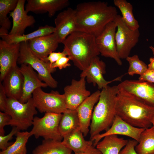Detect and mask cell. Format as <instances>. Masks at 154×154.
<instances>
[{
  "mask_svg": "<svg viewBox=\"0 0 154 154\" xmlns=\"http://www.w3.org/2000/svg\"><path fill=\"white\" fill-rule=\"evenodd\" d=\"M145 129L133 126L116 115L113 123L108 130L103 133L96 135L91 139L95 147L98 143L106 136L111 135H122L130 137L139 142L142 132Z\"/></svg>",
  "mask_w": 154,
  "mask_h": 154,
  "instance_id": "cell-14",
  "label": "cell"
},
{
  "mask_svg": "<svg viewBox=\"0 0 154 154\" xmlns=\"http://www.w3.org/2000/svg\"><path fill=\"white\" fill-rule=\"evenodd\" d=\"M96 38L91 34L77 31L68 36L62 43L68 56L80 70L87 68L92 60L100 54Z\"/></svg>",
  "mask_w": 154,
  "mask_h": 154,
  "instance_id": "cell-3",
  "label": "cell"
},
{
  "mask_svg": "<svg viewBox=\"0 0 154 154\" xmlns=\"http://www.w3.org/2000/svg\"><path fill=\"white\" fill-rule=\"evenodd\" d=\"M54 27L47 25L39 27L38 29L26 35H12L8 33L0 34L2 39L11 44H20L37 37L49 35L54 33Z\"/></svg>",
  "mask_w": 154,
  "mask_h": 154,
  "instance_id": "cell-24",
  "label": "cell"
},
{
  "mask_svg": "<svg viewBox=\"0 0 154 154\" xmlns=\"http://www.w3.org/2000/svg\"><path fill=\"white\" fill-rule=\"evenodd\" d=\"M96 146L102 154H119L128 141L115 135L106 136Z\"/></svg>",
  "mask_w": 154,
  "mask_h": 154,
  "instance_id": "cell-25",
  "label": "cell"
},
{
  "mask_svg": "<svg viewBox=\"0 0 154 154\" xmlns=\"http://www.w3.org/2000/svg\"><path fill=\"white\" fill-rule=\"evenodd\" d=\"M152 125L154 126V117L153 118V119L152 121Z\"/></svg>",
  "mask_w": 154,
  "mask_h": 154,
  "instance_id": "cell-43",
  "label": "cell"
},
{
  "mask_svg": "<svg viewBox=\"0 0 154 154\" xmlns=\"http://www.w3.org/2000/svg\"><path fill=\"white\" fill-rule=\"evenodd\" d=\"M76 12V31L89 33L96 37L106 25L114 21L118 15L116 7L104 1L85 2L78 4Z\"/></svg>",
  "mask_w": 154,
  "mask_h": 154,
  "instance_id": "cell-1",
  "label": "cell"
},
{
  "mask_svg": "<svg viewBox=\"0 0 154 154\" xmlns=\"http://www.w3.org/2000/svg\"><path fill=\"white\" fill-rule=\"evenodd\" d=\"M116 115L134 127L146 129L152 126L154 107L119 89L116 98Z\"/></svg>",
  "mask_w": 154,
  "mask_h": 154,
  "instance_id": "cell-2",
  "label": "cell"
},
{
  "mask_svg": "<svg viewBox=\"0 0 154 154\" xmlns=\"http://www.w3.org/2000/svg\"><path fill=\"white\" fill-rule=\"evenodd\" d=\"M67 56H68V54L67 52L63 49L62 52H52L47 57L41 60L49 62L51 66L52 64L56 62L61 57Z\"/></svg>",
  "mask_w": 154,
  "mask_h": 154,
  "instance_id": "cell-35",
  "label": "cell"
},
{
  "mask_svg": "<svg viewBox=\"0 0 154 154\" xmlns=\"http://www.w3.org/2000/svg\"><path fill=\"white\" fill-rule=\"evenodd\" d=\"M118 89L130 93L154 107V84L138 80H126L117 85Z\"/></svg>",
  "mask_w": 154,
  "mask_h": 154,
  "instance_id": "cell-13",
  "label": "cell"
},
{
  "mask_svg": "<svg viewBox=\"0 0 154 154\" xmlns=\"http://www.w3.org/2000/svg\"><path fill=\"white\" fill-rule=\"evenodd\" d=\"M139 80L154 83V70L148 69L144 74L139 76Z\"/></svg>",
  "mask_w": 154,
  "mask_h": 154,
  "instance_id": "cell-39",
  "label": "cell"
},
{
  "mask_svg": "<svg viewBox=\"0 0 154 154\" xmlns=\"http://www.w3.org/2000/svg\"><path fill=\"white\" fill-rule=\"evenodd\" d=\"M105 63L98 56L94 58L88 67L82 71L80 77L86 78L88 82L92 83L94 86L97 85L98 89H102L110 83L116 81H121L123 75L110 81L105 80L103 75L106 72Z\"/></svg>",
  "mask_w": 154,
  "mask_h": 154,
  "instance_id": "cell-12",
  "label": "cell"
},
{
  "mask_svg": "<svg viewBox=\"0 0 154 154\" xmlns=\"http://www.w3.org/2000/svg\"><path fill=\"white\" fill-rule=\"evenodd\" d=\"M20 131L16 127H13L11 131L7 135H0V149L1 151L5 150L12 143L8 141L12 138L14 135Z\"/></svg>",
  "mask_w": 154,
  "mask_h": 154,
  "instance_id": "cell-33",
  "label": "cell"
},
{
  "mask_svg": "<svg viewBox=\"0 0 154 154\" xmlns=\"http://www.w3.org/2000/svg\"><path fill=\"white\" fill-rule=\"evenodd\" d=\"M25 0H18L15 9L9 13L13 20V26L9 34L12 35H24L25 29L36 22L34 17L27 14L25 8Z\"/></svg>",
  "mask_w": 154,
  "mask_h": 154,
  "instance_id": "cell-17",
  "label": "cell"
},
{
  "mask_svg": "<svg viewBox=\"0 0 154 154\" xmlns=\"http://www.w3.org/2000/svg\"><path fill=\"white\" fill-rule=\"evenodd\" d=\"M138 143L134 139L128 140L127 144L121 151L119 154H138L135 148Z\"/></svg>",
  "mask_w": 154,
  "mask_h": 154,
  "instance_id": "cell-34",
  "label": "cell"
},
{
  "mask_svg": "<svg viewBox=\"0 0 154 154\" xmlns=\"http://www.w3.org/2000/svg\"><path fill=\"white\" fill-rule=\"evenodd\" d=\"M72 151L65 146L62 141L44 139L33 151V154H71Z\"/></svg>",
  "mask_w": 154,
  "mask_h": 154,
  "instance_id": "cell-26",
  "label": "cell"
},
{
  "mask_svg": "<svg viewBox=\"0 0 154 154\" xmlns=\"http://www.w3.org/2000/svg\"><path fill=\"white\" fill-rule=\"evenodd\" d=\"M119 89L117 86H108L101 91L98 103L95 107L90 126V139L101 131L110 127L116 115V98Z\"/></svg>",
  "mask_w": 154,
  "mask_h": 154,
  "instance_id": "cell-4",
  "label": "cell"
},
{
  "mask_svg": "<svg viewBox=\"0 0 154 154\" xmlns=\"http://www.w3.org/2000/svg\"><path fill=\"white\" fill-rule=\"evenodd\" d=\"M102 154V153L94 145L92 146L86 151L78 154Z\"/></svg>",
  "mask_w": 154,
  "mask_h": 154,
  "instance_id": "cell-40",
  "label": "cell"
},
{
  "mask_svg": "<svg viewBox=\"0 0 154 154\" xmlns=\"http://www.w3.org/2000/svg\"><path fill=\"white\" fill-rule=\"evenodd\" d=\"M62 114L46 112L42 117H34L33 127L30 132L31 136L36 139L39 137L44 139L61 141L63 139L59 130V125Z\"/></svg>",
  "mask_w": 154,
  "mask_h": 154,
  "instance_id": "cell-7",
  "label": "cell"
},
{
  "mask_svg": "<svg viewBox=\"0 0 154 154\" xmlns=\"http://www.w3.org/2000/svg\"><path fill=\"white\" fill-rule=\"evenodd\" d=\"M113 2L120 11L122 19L126 24L133 30L139 29V25L134 16L132 5L126 0H114Z\"/></svg>",
  "mask_w": 154,
  "mask_h": 154,
  "instance_id": "cell-28",
  "label": "cell"
},
{
  "mask_svg": "<svg viewBox=\"0 0 154 154\" xmlns=\"http://www.w3.org/2000/svg\"><path fill=\"white\" fill-rule=\"evenodd\" d=\"M35 106L41 113L52 112L62 114L67 108L64 94L57 91L49 93L44 92L41 88L35 90L32 94Z\"/></svg>",
  "mask_w": 154,
  "mask_h": 154,
  "instance_id": "cell-9",
  "label": "cell"
},
{
  "mask_svg": "<svg viewBox=\"0 0 154 154\" xmlns=\"http://www.w3.org/2000/svg\"><path fill=\"white\" fill-rule=\"evenodd\" d=\"M36 109L32 97L25 103L8 98L5 112L11 117L8 125L16 127L20 131L27 130L32 125L34 116L37 113Z\"/></svg>",
  "mask_w": 154,
  "mask_h": 154,
  "instance_id": "cell-5",
  "label": "cell"
},
{
  "mask_svg": "<svg viewBox=\"0 0 154 154\" xmlns=\"http://www.w3.org/2000/svg\"><path fill=\"white\" fill-rule=\"evenodd\" d=\"M135 149L138 154H154V126L142 132Z\"/></svg>",
  "mask_w": 154,
  "mask_h": 154,
  "instance_id": "cell-29",
  "label": "cell"
},
{
  "mask_svg": "<svg viewBox=\"0 0 154 154\" xmlns=\"http://www.w3.org/2000/svg\"><path fill=\"white\" fill-rule=\"evenodd\" d=\"M8 98L6 95L1 82H0V110L5 112Z\"/></svg>",
  "mask_w": 154,
  "mask_h": 154,
  "instance_id": "cell-38",
  "label": "cell"
},
{
  "mask_svg": "<svg viewBox=\"0 0 154 154\" xmlns=\"http://www.w3.org/2000/svg\"><path fill=\"white\" fill-rule=\"evenodd\" d=\"M86 78L80 77L79 80L72 79L70 85L64 88V94L67 108L76 110L78 106L91 95L86 88Z\"/></svg>",
  "mask_w": 154,
  "mask_h": 154,
  "instance_id": "cell-11",
  "label": "cell"
},
{
  "mask_svg": "<svg viewBox=\"0 0 154 154\" xmlns=\"http://www.w3.org/2000/svg\"><path fill=\"white\" fill-rule=\"evenodd\" d=\"M149 48L152 52L153 56V57H154V47L151 46L149 47Z\"/></svg>",
  "mask_w": 154,
  "mask_h": 154,
  "instance_id": "cell-42",
  "label": "cell"
},
{
  "mask_svg": "<svg viewBox=\"0 0 154 154\" xmlns=\"http://www.w3.org/2000/svg\"><path fill=\"white\" fill-rule=\"evenodd\" d=\"M100 92L97 90L91 94L76 110L79 121L80 129L85 136L89 131L94 108L98 101Z\"/></svg>",
  "mask_w": 154,
  "mask_h": 154,
  "instance_id": "cell-21",
  "label": "cell"
},
{
  "mask_svg": "<svg viewBox=\"0 0 154 154\" xmlns=\"http://www.w3.org/2000/svg\"><path fill=\"white\" fill-rule=\"evenodd\" d=\"M114 21L116 25L115 40L117 53L120 58L126 59L131 49L139 40V29L133 30L124 22L121 16L117 15Z\"/></svg>",
  "mask_w": 154,
  "mask_h": 154,
  "instance_id": "cell-8",
  "label": "cell"
},
{
  "mask_svg": "<svg viewBox=\"0 0 154 154\" xmlns=\"http://www.w3.org/2000/svg\"><path fill=\"white\" fill-rule=\"evenodd\" d=\"M18 0H0V34L8 33L11 23L7 15L15 9Z\"/></svg>",
  "mask_w": 154,
  "mask_h": 154,
  "instance_id": "cell-30",
  "label": "cell"
},
{
  "mask_svg": "<svg viewBox=\"0 0 154 154\" xmlns=\"http://www.w3.org/2000/svg\"><path fill=\"white\" fill-rule=\"evenodd\" d=\"M149 63L148 64V69L154 70V57H151L149 59Z\"/></svg>",
  "mask_w": 154,
  "mask_h": 154,
  "instance_id": "cell-41",
  "label": "cell"
},
{
  "mask_svg": "<svg viewBox=\"0 0 154 154\" xmlns=\"http://www.w3.org/2000/svg\"><path fill=\"white\" fill-rule=\"evenodd\" d=\"M25 10L28 13H48L49 17H53L57 11L68 7V0H27Z\"/></svg>",
  "mask_w": 154,
  "mask_h": 154,
  "instance_id": "cell-22",
  "label": "cell"
},
{
  "mask_svg": "<svg viewBox=\"0 0 154 154\" xmlns=\"http://www.w3.org/2000/svg\"><path fill=\"white\" fill-rule=\"evenodd\" d=\"M20 45L0 40V82L10 70L17 65Z\"/></svg>",
  "mask_w": 154,
  "mask_h": 154,
  "instance_id": "cell-16",
  "label": "cell"
},
{
  "mask_svg": "<svg viewBox=\"0 0 154 154\" xmlns=\"http://www.w3.org/2000/svg\"><path fill=\"white\" fill-rule=\"evenodd\" d=\"M15 142L6 149L1 151L0 154H26V144L31 136L30 132L19 131L16 134Z\"/></svg>",
  "mask_w": 154,
  "mask_h": 154,
  "instance_id": "cell-31",
  "label": "cell"
},
{
  "mask_svg": "<svg viewBox=\"0 0 154 154\" xmlns=\"http://www.w3.org/2000/svg\"><path fill=\"white\" fill-rule=\"evenodd\" d=\"M54 34L59 43H62L69 35L76 31L75 9L69 7L59 13L54 20Z\"/></svg>",
  "mask_w": 154,
  "mask_h": 154,
  "instance_id": "cell-15",
  "label": "cell"
},
{
  "mask_svg": "<svg viewBox=\"0 0 154 154\" xmlns=\"http://www.w3.org/2000/svg\"><path fill=\"white\" fill-rule=\"evenodd\" d=\"M28 43L33 53L41 59L46 58L55 51L59 43L54 33L34 38Z\"/></svg>",
  "mask_w": 154,
  "mask_h": 154,
  "instance_id": "cell-20",
  "label": "cell"
},
{
  "mask_svg": "<svg viewBox=\"0 0 154 154\" xmlns=\"http://www.w3.org/2000/svg\"><path fill=\"white\" fill-rule=\"evenodd\" d=\"M129 64L127 73L131 76L137 74L140 76L144 74L148 70L147 66L140 60L138 55L129 56L126 59Z\"/></svg>",
  "mask_w": 154,
  "mask_h": 154,
  "instance_id": "cell-32",
  "label": "cell"
},
{
  "mask_svg": "<svg viewBox=\"0 0 154 154\" xmlns=\"http://www.w3.org/2000/svg\"><path fill=\"white\" fill-rule=\"evenodd\" d=\"M116 25L114 21L108 24L102 32L96 37V44L100 54L114 59L119 66L122 64L118 55L115 40Z\"/></svg>",
  "mask_w": 154,
  "mask_h": 154,
  "instance_id": "cell-10",
  "label": "cell"
},
{
  "mask_svg": "<svg viewBox=\"0 0 154 154\" xmlns=\"http://www.w3.org/2000/svg\"><path fill=\"white\" fill-rule=\"evenodd\" d=\"M80 128L79 119L76 110H68L62 114L59 125V130L63 137Z\"/></svg>",
  "mask_w": 154,
  "mask_h": 154,
  "instance_id": "cell-27",
  "label": "cell"
},
{
  "mask_svg": "<svg viewBox=\"0 0 154 154\" xmlns=\"http://www.w3.org/2000/svg\"><path fill=\"white\" fill-rule=\"evenodd\" d=\"M83 136L82 133L78 128L64 137L62 142L75 154L82 153L93 145L92 141L85 140Z\"/></svg>",
  "mask_w": 154,
  "mask_h": 154,
  "instance_id": "cell-23",
  "label": "cell"
},
{
  "mask_svg": "<svg viewBox=\"0 0 154 154\" xmlns=\"http://www.w3.org/2000/svg\"><path fill=\"white\" fill-rule=\"evenodd\" d=\"M11 119L10 116L5 112H0V135H5L4 127L8 125Z\"/></svg>",
  "mask_w": 154,
  "mask_h": 154,
  "instance_id": "cell-37",
  "label": "cell"
},
{
  "mask_svg": "<svg viewBox=\"0 0 154 154\" xmlns=\"http://www.w3.org/2000/svg\"><path fill=\"white\" fill-rule=\"evenodd\" d=\"M28 42L20 43L17 64L29 65L37 72L39 78L48 86L52 88H56L58 82L51 75L56 70V68H52L49 62L44 61L34 55L28 46Z\"/></svg>",
  "mask_w": 154,
  "mask_h": 154,
  "instance_id": "cell-6",
  "label": "cell"
},
{
  "mask_svg": "<svg viewBox=\"0 0 154 154\" xmlns=\"http://www.w3.org/2000/svg\"><path fill=\"white\" fill-rule=\"evenodd\" d=\"M20 69L24 77V82L22 95L19 101L25 103L32 97L33 93L35 90L48 86L39 78L38 74L29 65L21 64Z\"/></svg>",
  "mask_w": 154,
  "mask_h": 154,
  "instance_id": "cell-18",
  "label": "cell"
},
{
  "mask_svg": "<svg viewBox=\"0 0 154 154\" xmlns=\"http://www.w3.org/2000/svg\"><path fill=\"white\" fill-rule=\"evenodd\" d=\"M70 60L68 56L62 57L56 62L52 64L51 67L54 68H57L60 70L66 68L71 66V64L69 63Z\"/></svg>",
  "mask_w": 154,
  "mask_h": 154,
  "instance_id": "cell-36",
  "label": "cell"
},
{
  "mask_svg": "<svg viewBox=\"0 0 154 154\" xmlns=\"http://www.w3.org/2000/svg\"><path fill=\"white\" fill-rule=\"evenodd\" d=\"M2 82L7 98L19 100L22 95L24 82V77L20 67L17 65L11 68L6 74Z\"/></svg>",
  "mask_w": 154,
  "mask_h": 154,
  "instance_id": "cell-19",
  "label": "cell"
}]
</instances>
